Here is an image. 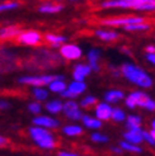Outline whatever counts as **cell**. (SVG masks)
Returning a JSON list of instances; mask_svg holds the SVG:
<instances>
[{"mask_svg": "<svg viewBox=\"0 0 155 156\" xmlns=\"http://www.w3.org/2000/svg\"><path fill=\"white\" fill-rule=\"evenodd\" d=\"M102 9H132L136 12L155 13V0H103L99 3Z\"/></svg>", "mask_w": 155, "mask_h": 156, "instance_id": "6da1fadb", "label": "cell"}, {"mask_svg": "<svg viewBox=\"0 0 155 156\" xmlns=\"http://www.w3.org/2000/svg\"><path fill=\"white\" fill-rule=\"evenodd\" d=\"M28 135H29V138L32 140V142L37 147H40L41 150H45V151L55 150L59 145L56 136L49 128H43L33 124L32 127L28 128Z\"/></svg>", "mask_w": 155, "mask_h": 156, "instance_id": "7a4b0ae2", "label": "cell"}, {"mask_svg": "<svg viewBox=\"0 0 155 156\" xmlns=\"http://www.w3.org/2000/svg\"><path fill=\"white\" fill-rule=\"evenodd\" d=\"M121 75L126 77L128 81L137 85L139 88L142 89H149L153 87V77L145 73L141 67H139L134 64H123L121 66Z\"/></svg>", "mask_w": 155, "mask_h": 156, "instance_id": "3957f363", "label": "cell"}, {"mask_svg": "<svg viewBox=\"0 0 155 156\" xmlns=\"http://www.w3.org/2000/svg\"><path fill=\"white\" fill-rule=\"evenodd\" d=\"M15 42L26 47H38L43 42V36L36 29H22L15 37Z\"/></svg>", "mask_w": 155, "mask_h": 156, "instance_id": "277c9868", "label": "cell"}, {"mask_svg": "<svg viewBox=\"0 0 155 156\" xmlns=\"http://www.w3.org/2000/svg\"><path fill=\"white\" fill-rule=\"evenodd\" d=\"M149 22L148 18L140 17V15H123V17H113V18H104L100 19L97 23L104 27H125L134 23H142Z\"/></svg>", "mask_w": 155, "mask_h": 156, "instance_id": "5b68a950", "label": "cell"}, {"mask_svg": "<svg viewBox=\"0 0 155 156\" xmlns=\"http://www.w3.org/2000/svg\"><path fill=\"white\" fill-rule=\"evenodd\" d=\"M56 75L43 74V75H23L18 79V83L28 87H47L50 81H52Z\"/></svg>", "mask_w": 155, "mask_h": 156, "instance_id": "8992f818", "label": "cell"}, {"mask_svg": "<svg viewBox=\"0 0 155 156\" xmlns=\"http://www.w3.org/2000/svg\"><path fill=\"white\" fill-rule=\"evenodd\" d=\"M59 55L66 61H76L83 56V50L74 43H63L59 47Z\"/></svg>", "mask_w": 155, "mask_h": 156, "instance_id": "52a82bcc", "label": "cell"}, {"mask_svg": "<svg viewBox=\"0 0 155 156\" xmlns=\"http://www.w3.org/2000/svg\"><path fill=\"white\" fill-rule=\"evenodd\" d=\"M17 66V56L10 50L0 48V73H10Z\"/></svg>", "mask_w": 155, "mask_h": 156, "instance_id": "ba28073f", "label": "cell"}, {"mask_svg": "<svg viewBox=\"0 0 155 156\" xmlns=\"http://www.w3.org/2000/svg\"><path fill=\"white\" fill-rule=\"evenodd\" d=\"M63 113L66 115V118L71 121H80L83 117V112L80 105L75 102V99H67V102L63 104Z\"/></svg>", "mask_w": 155, "mask_h": 156, "instance_id": "9c48e42d", "label": "cell"}, {"mask_svg": "<svg viewBox=\"0 0 155 156\" xmlns=\"http://www.w3.org/2000/svg\"><path fill=\"white\" fill-rule=\"evenodd\" d=\"M32 123L34 126H40L43 128H49V129H57L60 127V121L53 118L51 115H45V114H36L32 119Z\"/></svg>", "mask_w": 155, "mask_h": 156, "instance_id": "30bf717a", "label": "cell"}, {"mask_svg": "<svg viewBox=\"0 0 155 156\" xmlns=\"http://www.w3.org/2000/svg\"><path fill=\"white\" fill-rule=\"evenodd\" d=\"M150 97L148 94H145L142 91H132L130 93L128 97L126 98V107H128L130 109H135L136 107H141L144 108L146 100H148Z\"/></svg>", "mask_w": 155, "mask_h": 156, "instance_id": "8fae6325", "label": "cell"}, {"mask_svg": "<svg viewBox=\"0 0 155 156\" xmlns=\"http://www.w3.org/2000/svg\"><path fill=\"white\" fill-rule=\"evenodd\" d=\"M64 4L55 2V0H50V2H42L37 6V12L41 14H57L64 10Z\"/></svg>", "mask_w": 155, "mask_h": 156, "instance_id": "7c38bea8", "label": "cell"}, {"mask_svg": "<svg viewBox=\"0 0 155 156\" xmlns=\"http://www.w3.org/2000/svg\"><path fill=\"white\" fill-rule=\"evenodd\" d=\"M112 107L110 103L103 102V103H97L94 105V113L96 117L100 121H110L111 119V115H112Z\"/></svg>", "mask_w": 155, "mask_h": 156, "instance_id": "4fadbf2b", "label": "cell"}, {"mask_svg": "<svg viewBox=\"0 0 155 156\" xmlns=\"http://www.w3.org/2000/svg\"><path fill=\"white\" fill-rule=\"evenodd\" d=\"M20 30H22V28L19 26H15V24H9V26L0 27V41L15 40V37L19 34Z\"/></svg>", "mask_w": 155, "mask_h": 156, "instance_id": "5bb4252c", "label": "cell"}, {"mask_svg": "<svg viewBox=\"0 0 155 156\" xmlns=\"http://www.w3.org/2000/svg\"><path fill=\"white\" fill-rule=\"evenodd\" d=\"M123 137H125L126 141L131 142V144H141L144 141L142 138V128L141 126H137V127H131L127 128V131L123 133Z\"/></svg>", "mask_w": 155, "mask_h": 156, "instance_id": "9a60e30c", "label": "cell"}, {"mask_svg": "<svg viewBox=\"0 0 155 156\" xmlns=\"http://www.w3.org/2000/svg\"><path fill=\"white\" fill-rule=\"evenodd\" d=\"M43 41L47 44H50L51 48L59 50L60 46L67 41V37H65L63 34H56V33H46L43 36Z\"/></svg>", "mask_w": 155, "mask_h": 156, "instance_id": "2e32d148", "label": "cell"}, {"mask_svg": "<svg viewBox=\"0 0 155 156\" xmlns=\"http://www.w3.org/2000/svg\"><path fill=\"white\" fill-rule=\"evenodd\" d=\"M92 69L89 65L85 64H76L73 69V79L74 80H79V81H84L85 77L88 75H90Z\"/></svg>", "mask_w": 155, "mask_h": 156, "instance_id": "e0dca14e", "label": "cell"}, {"mask_svg": "<svg viewBox=\"0 0 155 156\" xmlns=\"http://www.w3.org/2000/svg\"><path fill=\"white\" fill-rule=\"evenodd\" d=\"M67 87V84L65 83V77L64 75H56V77L52 81H50V84L47 85L49 91L55 93V94H60L61 91H64Z\"/></svg>", "mask_w": 155, "mask_h": 156, "instance_id": "ac0fdd59", "label": "cell"}, {"mask_svg": "<svg viewBox=\"0 0 155 156\" xmlns=\"http://www.w3.org/2000/svg\"><path fill=\"white\" fill-rule=\"evenodd\" d=\"M87 57H88V61H89V66H90V69H92V71H96V73H98L99 71V58H100V51L98 50V48H92L89 52H88V55H87Z\"/></svg>", "mask_w": 155, "mask_h": 156, "instance_id": "d6986e66", "label": "cell"}, {"mask_svg": "<svg viewBox=\"0 0 155 156\" xmlns=\"http://www.w3.org/2000/svg\"><path fill=\"white\" fill-rule=\"evenodd\" d=\"M96 36L103 42H114L120 38V34L114 30H106V29H97Z\"/></svg>", "mask_w": 155, "mask_h": 156, "instance_id": "ffe728a7", "label": "cell"}, {"mask_svg": "<svg viewBox=\"0 0 155 156\" xmlns=\"http://www.w3.org/2000/svg\"><path fill=\"white\" fill-rule=\"evenodd\" d=\"M123 98H125V94H123L122 90L113 89V90H110V91L106 93L104 102L110 103V104H116V103H118L120 100H122Z\"/></svg>", "mask_w": 155, "mask_h": 156, "instance_id": "44dd1931", "label": "cell"}, {"mask_svg": "<svg viewBox=\"0 0 155 156\" xmlns=\"http://www.w3.org/2000/svg\"><path fill=\"white\" fill-rule=\"evenodd\" d=\"M63 104L64 102H61L60 99H52L45 104V109L50 114H59L63 113Z\"/></svg>", "mask_w": 155, "mask_h": 156, "instance_id": "7402d4cb", "label": "cell"}, {"mask_svg": "<svg viewBox=\"0 0 155 156\" xmlns=\"http://www.w3.org/2000/svg\"><path fill=\"white\" fill-rule=\"evenodd\" d=\"M61 132L69 137H76V136H80L83 135V127L79 126V124H66L61 128Z\"/></svg>", "mask_w": 155, "mask_h": 156, "instance_id": "603a6c76", "label": "cell"}, {"mask_svg": "<svg viewBox=\"0 0 155 156\" xmlns=\"http://www.w3.org/2000/svg\"><path fill=\"white\" fill-rule=\"evenodd\" d=\"M80 121L83 122V124H84L85 127L90 128V129H98V128L102 127V121L98 119L97 117H96V118H93V117H90V115L83 114Z\"/></svg>", "mask_w": 155, "mask_h": 156, "instance_id": "cb8c5ba5", "label": "cell"}, {"mask_svg": "<svg viewBox=\"0 0 155 156\" xmlns=\"http://www.w3.org/2000/svg\"><path fill=\"white\" fill-rule=\"evenodd\" d=\"M67 90H70L73 94H75L76 97H79L80 94H83V93L87 90V84H85L84 81H79V80H74L71 81L70 84L66 87Z\"/></svg>", "mask_w": 155, "mask_h": 156, "instance_id": "d4e9b609", "label": "cell"}, {"mask_svg": "<svg viewBox=\"0 0 155 156\" xmlns=\"http://www.w3.org/2000/svg\"><path fill=\"white\" fill-rule=\"evenodd\" d=\"M20 6H22V3L18 2V0H4V2L0 3V13L17 10Z\"/></svg>", "mask_w": 155, "mask_h": 156, "instance_id": "484cf974", "label": "cell"}, {"mask_svg": "<svg viewBox=\"0 0 155 156\" xmlns=\"http://www.w3.org/2000/svg\"><path fill=\"white\" fill-rule=\"evenodd\" d=\"M126 32H142V30H149L151 28V23L142 22V23H134V24H128L122 27Z\"/></svg>", "mask_w": 155, "mask_h": 156, "instance_id": "4316f807", "label": "cell"}, {"mask_svg": "<svg viewBox=\"0 0 155 156\" xmlns=\"http://www.w3.org/2000/svg\"><path fill=\"white\" fill-rule=\"evenodd\" d=\"M32 95L37 102H45L49 99V90L45 87H32Z\"/></svg>", "mask_w": 155, "mask_h": 156, "instance_id": "83f0119b", "label": "cell"}, {"mask_svg": "<svg viewBox=\"0 0 155 156\" xmlns=\"http://www.w3.org/2000/svg\"><path fill=\"white\" fill-rule=\"evenodd\" d=\"M120 147L123 150V151H128V152H134V154H140V152H142V149L139 145H136V144H131V142H128V141H121L120 142Z\"/></svg>", "mask_w": 155, "mask_h": 156, "instance_id": "f1b7e54d", "label": "cell"}, {"mask_svg": "<svg viewBox=\"0 0 155 156\" xmlns=\"http://www.w3.org/2000/svg\"><path fill=\"white\" fill-rule=\"evenodd\" d=\"M98 103V100L96 97H93V95H88V97H85L81 99V102H80V107L81 108H85V109H90V108H94V105Z\"/></svg>", "mask_w": 155, "mask_h": 156, "instance_id": "f546056e", "label": "cell"}, {"mask_svg": "<svg viewBox=\"0 0 155 156\" xmlns=\"http://www.w3.org/2000/svg\"><path fill=\"white\" fill-rule=\"evenodd\" d=\"M142 123V118L140 115H135V114H131L126 118V126L127 128L131 127H137V126H141Z\"/></svg>", "mask_w": 155, "mask_h": 156, "instance_id": "4dcf8cb0", "label": "cell"}, {"mask_svg": "<svg viewBox=\"0 0 155 156\" xmlns=\"http://www.w3.org/2000/svg\"><path fill=\"white\" fill-rule=\"evenodd\" d=\"M111 119L114 121V122H123L126 119V114H125V112H123L121 108H113L112 109Z\"/></svg>", "mask_w": 155, "mask_h": 156, "instance_id": "1f68e13d", "label": "cell"}, {"mask_svg": "<svg viewBox=\"0 0 155 156\" xmlns=\"http://www.w3.org/2000/svg\"><path fill=\"white\" fill-rule=\"evenodd\" d=\"M28 112L29 113H32V114H40L41 112H42V104H41V102H31L29 104H28Z\"/></svg>", "mask_w": 155, "mask_h": 156, "instance_id": "d6a6232c", "label": "cell"}, {"mask_svg": "<svg viewBox=\"0 0 155 156\" xmlns=\"http://www.w3.org/2000/svg\"><path fill=\"white\" fill-rule=\"evenodd\" d=\"M92 141L97 144H104V142H108V137L99 133V132H96V133L92 135Z\"/></svg>", "mask_w": 155, "mask_h": 156, "instance_id": "836d02e7", "label": "cell"}, {"mask_svg": "<svg viewBox=\"0 0 155 156\" xmlns=\"http://www.w3.org/2000/svg\"><path fill=\"white\" fill-rule=\"evenodd\" d=\"M142 138L145 140L146 142H148L149 145H155V140H154V137L151 136V133L150 132H146V131H142Z\"/></svg>", "mask_w": 155, "mask_h": 156, "instance_id": "e575fe53", "label": "cell"}, {"mask_svg": "<svg viewBox=\"0 0 155 156\" xmlns=\"http://www.w3.org/2000/svg\"><path fill=\"white\" fill-rule=\"evenodd\" d=\"M144 108L148 109V111H150V112H154L155 111V100H153L151 98H149L148 100H146Z\"/></svg>", "mask_w": 155, "mask_h": 156, "instance_id": "d590c367", "label": "cell"}, {"mask_svg": "<svg viewBox=\"0 0 155 156\" xmlns=\"http://www.w3.org/2000/svg\"><path fill=\"white\" fill-rule=\"evenodd\" d=\"M60 95L63 97L64 99H76V95L73 94V93H71L70 90H67V89H65L64 91H61V93H60Z\"/></svg>", "mask_w": 155, "mask_h": 156, "instance_id": "8d00e7d4", "label": "cell"}, {"mask_svg": "<svg viewBox=\"0 0 155 156\" xmlns=\"http://www.w3.org/2000/svg\"><path fill=\"white\" fill-rule=\"evenodd\" d=\"M10 108V103L5 99H0V111H6Z\"/></svg>", "mask_w": 155, "mask_h": 156, "instance_id": "74e56055", "label": "cell"}, {"mask_svg": "<svg viewBox=\"0 0 155 156\" xmlns=\"http://www.w3.org/2000/svg\"><path fill=\"white\" fill-rule=\"evenodd\" d=\"M59 156H78V152H73V151H67V150H61L57 152Z\"/></svg>", "mask_w": 155, "mask_h": 156, "instance_id": "f35d334b", "label": "cell"}, {"mask_svg": "<svg viewBox=\"0 0 155 156\" xmlns=\"http://www.w3.org/2000/svg\"><path fill=\"white\" fill-rule=\"evenodd\" d=\"M8 145H9V140H8L5 136L0 135V149H4V147H6Z\"/></svg>", "mask_w": 155, "mask_h": 156, "instance_id": "ab89813d", "label": "cell"}, {"mask_svg": "<svg viewBox=\"0 0 155 156\" xmlns=\"http://www.w3.org/2000/svg\"><path fill=\"white\" fill-rule=\"evenodd\" d=\"M146 60L151 62L153 65H155V52H148L146 53Z\"/></svg>", "mask_w": 155, "mask_h": 156, "instance_id": "60d3db41", "label": "cell"}, {"mask_svg": "<svg viewBox=\"0 0 155 156\" xmlns=\"http://www.w3.org/2000/svg\"><path fill=\"white\" fill-rule=\"evenodd\" d=\"M111 150H112L114 154H118V155H121V154H122V151H123V150L121 149V147H112Z\"/></svg>", "mask_w": 155, "mask_h": 156, "instance_id": "b9f144b4", "label": "cell"}, {"mask_svg": "<svg viewBox=\"0 0 155 156\" xmlns=\"http://www.w3.org/2000/svg\"><path fill=\"white\" fill-rule=\"evenodd\" d=\"M145 51H146V52H155V46H153V44H149V46H146Z\"/></svg>", "mask_w": 155, "mask_h": 156, "instance_id": "7bdbcfd3", "label": "cell"}, {"mask_svg": "<svg viewBox=\"0 0 155 156\" xmlns=\"http://www.w3.org/2000/svg\"><path fill=\"white\" fill-rule=\"evenodd\" d=\"M150 133H151V136H153L154 140H155V129H151V131H150Z\"/></svg>", "mask_w": 155, "mask_h": 156, "instance_id": "ee69618b", "label": "cell"}, {"mask_svg": "<svg viewBox=\"0 0 155 156\" xmlns=\"http://www.w3.org/2000/svg\"><path fill=\"white\" fill-rule=\"evenodd\" d=\"M69 2H71V3H79V2H84V0H69Z\"/></svg>", "mask_w": 155, "mask_h": 156, "instance_id": "f6af8a7d", "label": "cell"}, {"mask_svg": "<svg viewBox=\"0 0 155 156\" xmlns=\"http://www.w3.org/2000/svg\"><path fill=\"white\" fill-rule=\"evenodd\" d=\"M151 129H155V119H154L153 123H151Z\"/></svg>", "mask_w": 155, "mask_h": 156, "instance_id": "bcb514c9", "label": "cell"}, {"mask_svg": "<svg viewBox=\"0 0 155 156\" xmlns=\"http://www.w3.org/2000/svg\"><path fill=\"white\" fill-rule=\"evenodd\" d=\"M55 2H59V3H63L64 0H55Z\"/></svg>", "mask_w": 155, "mask_h": 156, "instance_id": "7dc6e473", "label": "cell"}, {"mask_svg": "<svg viewBox=\"0 0 155 156\" xmlns=\"http://www.w3.org/2000/svg\"><path fill=\"white\" fill-rule=\"evenodd\" d=\"M24 2H34V0H24Z\"/></svg>", "mask_w": 155, "mask_h": 156, "instance_id": "c3c4849f", "label": "cell"}]
</instances>
